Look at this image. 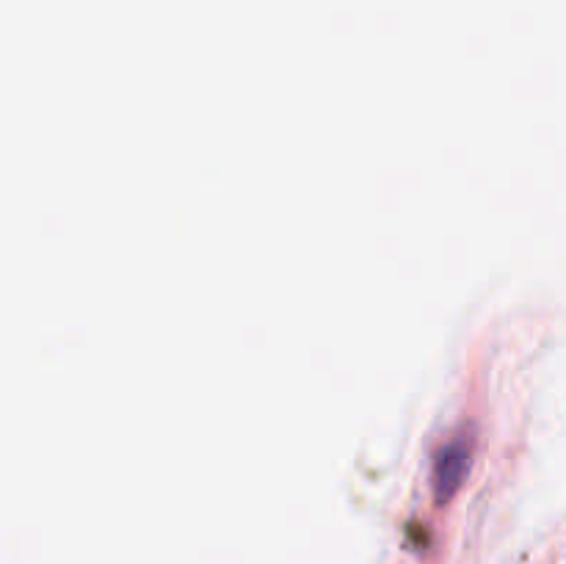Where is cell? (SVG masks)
Here are the masks:
<instances>
[{"label": "cell", "instance_id": "1", "mask_svg": "<svg viewBox=\"0 0 566 564\" xmlns=\"http://www.w3.org/2000/svg\"><path fill=\"white\" fill-rule=\"evenodd\" d=\"M468 459H470V442L453 440L448 442L446 448L437 457L434 468V484H437V498L440 501H448V498L457 492L459 481L468 473Z\"/></svg>", "mask_w": 566, "mask_h": 564}]
</instances>
